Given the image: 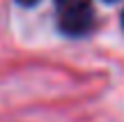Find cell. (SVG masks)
<instances>
[{
  "instance_id": "1",
  "label": "cell",
  "mask_w": 124,
  "mask_h": 122,
  "mask_svg": "<svg viewBox=\"0 0 124 122\" xmlns=\"http://www.w3.org/2000/svg\"><path fill=\"white\" fill-rule=\"evenodd\" d=\"M94 23V9L90 2L71 5V7L58 9V25L64 35L69 37H80L92 28Z\"/></svg>"
},
{
  "instance_id": "2",
  "label": "cell",
  "mask_w": 124,
  "mask_h": 122,
  "mask_svg": "<svg viewBox=\"0 0 124 122\" xmlns=\"http://www.w3.org/2000/svg\"><path fill=\"white\" fill-rule=\"evenodd\" d=\"M80 2H90V0H55L58 9H62V7H71V5H80Z\"/></svg>"
},
{
  "instance_id": "3",
  "label": "cell",
  "mask_w": 124,
  "mask_h": 122,
  "mask_svg": "<svg viewBox=\"0 0 124 122\" xmlns=\"http://www.w3.org/2000/svg\"><path fill=\"white\" fill-rule=\"evenodd\" d=\"M16 2L25 5V7H32V5H37V2H39V0H16Z\"/></svg>"
},
{
  "instance_id": "4",
  "label": "cell",
  "mask_w": 124,
  "mask_h": 122,
  "mask_svg": "<svg viewBox=\"0 0 124 122\" xmlns=\"http://www.w3.org/2000/svg\"><path fill=\"white\" fill-rule=\"evenodd\" d=\"M122 25H124V12H122Z\"/></svg>"
},
{
  "instance_id": "5",
  "label": "cell",
  "mask_w": 124,
  "mask_h": 122,
  "mask_svg": "<svg viewBox=\"0 0 124 122\" xmlns=\"http://www.w3.org/2000/svg\"><path fill=\"white\" fill-rule=\"evenodd\" d=\"M106 2H115V0H106Z\"/></svg>"
}]
</instances>
